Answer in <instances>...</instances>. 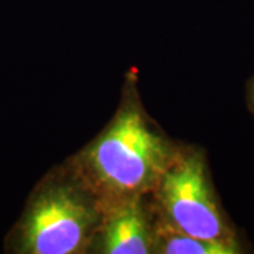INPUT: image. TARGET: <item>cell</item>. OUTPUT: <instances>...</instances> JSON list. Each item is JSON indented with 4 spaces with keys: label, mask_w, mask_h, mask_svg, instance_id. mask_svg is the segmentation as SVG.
<instances>
[{
    "label": "cell",
    "mask_w": 254,
    "mask_h": 254,
    "mask_svg": "<svg viewBox=\"0 0 254 254\" xmlns=\"http://www.w3.org/2000/svg\"><path fill=\"white\" fill-rule=\"evenodd\" d=\"M105 252L110 254H145L150 242L144 219L136 208H127L110 222L105 236Z\"/></svg>",
    "instance_id": "obj_4"
},
{
    "label": "cell",
    "mask_w": 254,
    "mask_h": 254,
    "mask_svg": "<svg viewBox=\"0 0 254 254\" xmlns=\"http://www.w3.org/2000/svg\"><path fill=\"white\" fill-rule=\"evenodd\" d=\"M89 161L105 185L133 192L151 185L163 173L165 147L140 113L128 109L92 147Z\"/></svg>",
    "instance_id": "obj_1"
},
{
    "label": "cell",
    "mask_w": 254,
    "mask_h": 254,
    "mask_svg": "<svg viewBox=\"0 0 254 254\" xmlns=\"http://www.w3.org/2000/svg\"><path fill=\"white\" fill-rule=\"evenodd\" d=\"M163 196L167 213L178 232L199 239L237 245L215 199L199 155L184 158L165 174Z\"/></svg>",
    "instance_id": "obj_2"
},
{
    "label": "cell",
    "mask_w": 254,
    "mask_h": 254,
    "mask_svg": "<svg viewBox=\"0 0 254 254\" xmlns=\"http://www.w3.org/2000/svg\"><path fill=\"white\" fill-rule=\"evenodd\" d=\"M163 252L168 254H233L239 253V246L199 239L178 232L167 237Z\"/></svg>",
    "instance_id": "obj_5"
},
{
    "label": "cell",
    "mask_w": 254,
    "mask_h": 254,
    "mask_svg": "<svg viewBox=\"0 0 254 254\" xmlns=\"http://www.w3.org/2000/svg\"><path fill=\"white\" fill-rule=\"evenodd\" d=\"M91 215L72 193H44L31 208L23 230V249L34 254H71L88 237Z\"/></svg>",
    "instance_id": "obj_3"
},
{
    "label": "cell",
    "mask_w": 254,
    "mask_h": 254,
    "mask_svg": "<svg viewBox=\"0 0 254 254\" xmlns=\"http://www.w3.org/2000/svg\"><path fill=\"white\" fill-rule=\"evenodd\" d=\"M250 99H252V105H253L254 108V82L253 85H252V91H250Z\"/></svg>",
    "instance_id": "obj_6"
}]
</instances>
